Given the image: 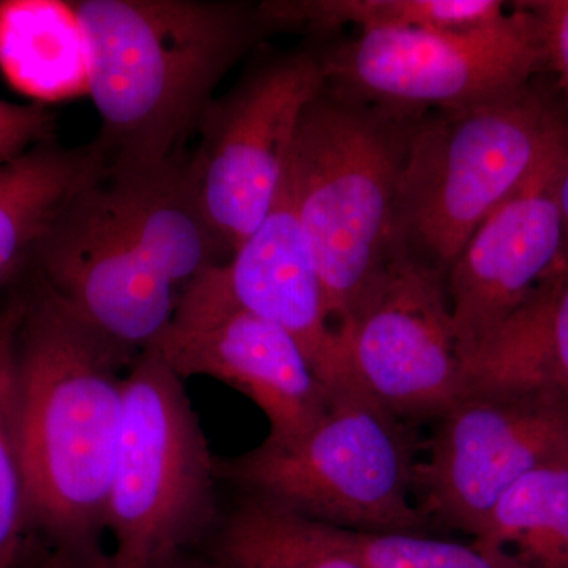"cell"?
I'll use <instances>...</instances> for the list:
<instances>
[{
  "label": "cell",
  "instance_id": "obj_1",
  "mask_svg": "<svg viewBox=\"0 0 568 568\" xmlns=\"http://www.w3.org/2000/svg\"><path fill=\"white\" fill-rule=\"evenodd\" d=\"M220 245L181 163L104 166L67 204L36 265L100 334L140 355L170 327Z\"/></svg>",
  "mask_w": 568,
  "mask_h": 568
},
{
  "label": "cell",
  "instance_id": "obj_2",
  "mask_svg": "<svg viewBox=\"0 0 568 568\" xmlns=\"http://www.w3.org/2000/svg\"><path fill=\"white\" fill-rule=\"evenodd\" d=\"M17 351L31 523L63 558L102 555L123 377L138 355L100 334L41 280L24 295Z\"/></svg>",
  "mask_w": 568,
  "mask_h": 568
},
{
  "label": "cell",
  "instance_id": "obj_3",
  "mask_svg": "<svg viewBox=\"0 0 568 568\" xmlns=\"http://www.w3.org/2000/svg\"><path fill=\"white\" fill-rule=\"evenodd\" d=\"M88 95L104 166L183 156L223 78L268 32L260 6L230 0H78Z\"/></svg>",
  "mask_w": 568,
  "mask_h": 568
},
{
  "label": "cell",
  "instance_id": "obj_4",
  "mask_svg": "<svg viewBox=\"0 0 568 568\" xmlns=\"http://www.w3.org/2000/svg\"><path fill=\"white\" fill-rule=\"evenodd\" d=\"M422 115L324 85L295 130L286 185L339 334L394 250L399 175Z\"/></svg>",
  "mask_w": 568,
  "mask_h": 568
},
{
  "label": "cell",
  "instance_id": "obj_5",
  "mask_svg": "<svg viewBox=\"0 0 568 568\" xmlns=\"http://www.w3.org/2000/svg\"><path fill=\"white\" fill-rule=\"evenodd\" d=\"M567 133V112L534 85L493 102L426 112L399 175L394 248L446 275L480 224Z\"/></svg>",
  "mask_w": 568,
  "mask_h": 568
},
{
  "label": "cell",
  "instance_id": "obj_6",
  "mask_svg": "<svg viewBox=\"0 0 568 568\" xmlns=\"http://www.w3.org/2000/svg\"><path fill=\"white\" fill-rule=\"evenodd\" d=\"M416 446L402 418L349 386L331 396L327 413L291 440L219 459L220 478L245 496L351 530L426 534L416 500Z\"/></svg>",
  "mask_w": 568,
  "mask_h": 568
},
{
  "label": "cell",
  "instance_id": "obj_7",
  "mask_svg": "<svg viewBox=\"0 0 568 568\" xmlns=\"http://www.w3.org/2000/svg\"><path fill=\"white\" fill-rule=\"evenodd\" d=\"M219 459L183 379L153 349L123 377V409L104 528L110 556L144 566L192 552L216 528Z\"/></svg>",
  "mask_w": 568,
  "mask_h": 568
},
{
  "label": "cell",
  "instance_id": "obj_8",
  "mask_svg": "<svg viewBox=\"0 0 568 568\" xmlns=\"http://www.w3.org/2000/svg\"><path fill=\"white\" fill-rule=\"evenodd\" d=\"M320 61L328 91L407 115L506 99L547 70L537 22L523 2L477 28L358 32Z\"/></svg>",
  "mask_w": 568,
  "mask_h": 568
},
{
  "label": "cell",
  "instance_id": "obj_9",
  "mask_svg": "<svg viewBox=\"0 0 568 568\" xmlns=\"http://www.w3.org/2000/svg\"><path fill=\"white\" fill-rule=\"evenodd\" d=\"M568 458V396L538 383L474 384L437 417L416 496L426 518L476 537L500 496Z\"/></svg>",
  "mask_w": 568,
  "mask_h": 568
},
{
  "label": "cell",
  "instance_id": "obj_10",
  "mask_svg": "<svg viewBox=\"0 0 568 568\" xmlns=\"http://www.w3.org/2000/svg\"><path fill=\"white\" fill-rule=\"evenodd\" d=\"M323 88L320 58L290 55L213 100L201 119L190 170L205 219L227 257L274 209L295 130Z\"/></svg>",
  "mask_w": 568,
  "mask_h": 568
},
{
  "label": "cell",
  "instance_id": "obj_11",
  "mask_svg": "<svg viewBox=\"0 0 568 568\" xmlns=\"http://www.w3.org/2000/svg\"><path fill=\"white\" fill-rule=\"evenodd\" d=\"M351 373L402 418H437L470 384L446 275L392 250L342 328Z\"/></svg>",
  "mask_w": 568,
  "mask_h": 568
},
{
  "label": "cell",
  "instance_id": "obj_12",
  "mask_svg": "<svg viewBox=\"0 0 568 568\" xmlns=\"http://www.w3.org/2000/svg\"><path fill=\"white\" fill-rule=\"evenodd\" d=\"M149 349L182 379L212 377L244 394L267 418L268 440L304 435L331 405V392L293 336L233 304L204 276L190 284Z\"/></svg>",
  "mask_w": 568,
  "mask_h": 568
},
{
  "label": "cell",
  "instance_id": "obj_13",
  "mask_svg": "<svg viewBox=\"0 0 568 568\" xmlns=\"http://www.w3.org/2000/svg\"><path fill=\"white\" fill-rule=\"evenodd\" d=\"M567 155L568 133L480 224L448 268V302L470 369L488 343L564 267L558 183Z\"/></svg>",
  "mask_w": 568,
  "mask_h": 568
},
{
  "label": "cell",
  "instance_id": "obj_14",
  "mask_svg": "<svg viewBox=\"0 0 568 568\" xmlns=\"http://www.w3.org/2000/svg\"><path fill=\"white\" fill-rule=\"evenodd\" d=\"M201 276L233 304L293 336L331 395L358 386L315 257L295 215L286 175L267 219L224 263Z\"/></svg>",
  "mask_w": 568,
  "mask_h": 568
},
{
  "label": "cell",
  "instance_id": "obj_15",
  "mask_svg": "<svg viewBox=\"0 0 568 568\" xmlns=\"http://www.w3.org/2000/svg\"><path fill=\"white\" fill-rule=\"evenodd\" d=\"M103 168L93 142L61 148L48 141L0 164V287L36 264L63 209Z\"/></svg>",
  "mask_w": 568,
  "mask_h": 568
},
{
  "label": "cell",
  "instance_id": "obj_16",
  "mask_svg": "<svg viewBox=\"0 0 568 568\" xmlns=\"http://www.w3.org/2000/svg\"><path fill=\"white\" fill-rule=\"evenodd\" d=\"M0 65L40 100L88 95L84 39L70 2L0 6Z\"/></svg>",
  "mask_w": 568,
  "mask_h": 568
},
{
  "label": "cell",
  "instance_id": "obj_17",
  "mask_svg": "<svg viewBox=\"0 0 568 568\" xmlns=\"http://www.w3.org/2000/svg\"><path fill=\"white\" fill-rule=\"evenodd\" d=\"M205 555L222 568H364L327 525L245 496L216 525Z\"/></svg>",
  "mask_w": 568,
  "mask_h": 568
},
{
  "label": "cell",
  "instance_id": "obj_18",
  "mask_svg": "<svg viewBox=\"0 0 568 568\" xmlns=\"http://www.w3.org/2000/svg\"><path fill=\"white\" fill-rule=\"evenodd\" d=\"M473 541L525 568H568V458L511 485Z\"/></svg>",
  "mask_w": 568,
  "mask_h": 568
},
{
  "label": "cell",
  "instance_id": "obj_19",
  "mask_svg": "<svg viewBox=\"0 0 568 568\" xmlns=\"http://www.w3.org/2000/svg\"><path fill=\"white\" fill-rule=\"evenodd\" d=\"M484 383L547 384L568 396V265L478 355L470 386Z\"/></svg>",
  "mask_w": 568,
  "mask_h": 568
},
{
  "label": "cell",
  "instance_id": "obj_20",
  "mask_svg": "<svg viewBox=\"0 0 568 568\" xmlns=\"http://www.w3.org/2000/svg\"><path fill=\"white\" fill-rule=\"evenodd\" d=\"M268 31L331 32L355 26L379 29H469L507 13L499 0H271L260 3Z\"/></svg>",
  "mask_w": 568,
  "mask_h": 568
},
{
  "label": "cell",
  "instance_id": "obj_21",
  "mask_svg": "<svg viewBox=\"0 0 568 568\" xmlns=\"http://www.w3.org/2000/svg\"><path fill=\"white\" fill-rule=\"evenodd\" d=\"M24 297L0 308V568H17L31 525L18 422V331Z\"/></svg>",
  "mask_w": 568,
  "mask_h": 568
},
{
  "label": "cell",
  "instance_id": "obj_22",
  "mask_svg": "<svg viewBox=\"0 0 568 568\" xmlns=\"http://www.w3.org/2000/svg\"><path fill=\"white\" fill-rule=\"evenodd\" d=\"M328 526V525H327ZM332 537L364 568H525L474 544L416 532H366L328 526Z\"/></svg>",
  "mask_w": 568,
  "mask_h": 568
},
{
  "label": "cell",
  "instance_id": "obj_23",
  "mask_svg": "<svg viewBox=\"0 0 568 568\" xmlns=\"http://www.w3.org/2000/svg\"><path fill=\"white\" fill-rule=\"evenodd\" d=\"M54 118L37 104H18L0 100V164L50 141Z\"/></svg>",
  "mask_w": 568,
  "mask_h": 568
},
{
  "label": "cell",
  "instance_id": "obj_24",
  "mask_svg": "<svg viewBox=\"0 0 568 568\" xmlns=\"http://www.w3.org/2000/svg\"><path fill=\"white\" fill-rule=\"evenodd\" d=\"M523 3L537 22L547 70L555 71L568 102V0H534Z\"/></svg>",
  "mask_w": 568,
  "mask_h": 568
},
{
  "label": "cell",
  "instance_id": "obj_25",
  "mask_svg": "<svg viewBox=\"0 0 568 568\" xmlns=\"http://www.w3.org/2000/svg\"><path fill=\"white\" fill-rule=\"evenodd\" d=\"M62 568H222L207 555H185L178 558L160 560V562L144 564V566H122L112 560L110 555L92 556V558H63L59 559Z\"/></svg>",
  "mask_w": 568,
  "mask_h": 568
},
{
  "label": "cell",
  "instance_id": "obj_26",
  "mask_svg": "<svg viewBox=\"0 0 568 568\" xmlns=\"http://www.w3.org/2000/svg\"><path fill=\"white\" fill-rule=\"evenodd\" d=\"M558 203L560 219L564 227V260L562 265H568V155L560 171L558 183Z\"/></svg>",
  "mask_w": 568,
  "mask_h": 568
}]
</instances>
